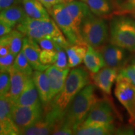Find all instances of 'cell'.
Instances as JSON below:
<instances>
[{
  "instance_id": "1",
  "label": "cell",
  "mask_w": 135,
  "mask_h": 135,
  "mask_svg": "<svg viewBox=\"0 0 135 135\" xmlns=\"http://www.w3.org/2000/svg\"><path fill=\"white\" fill-rule=\"evenodd\" d=\"M48 11L71 45H86L81 35V26L92 12L85 3L73 0L56 4Z\"/></svg>"
},
{
  "instance_id": "2",
  "label": "cell",
  "mask_w": 135,
  "mask_h": 135,
  "mask_svg": "<svg viewBox=\"0 0 135 135\" xmlns=\"http://www.w3.org/2000/svg\"><path fill=\"white\" fill-rule=\"evenodd\" d=\"M89 83L90 75L86 69L83 67L73 68L70 71L63 89L47 107L51 108L65 116V111L74 98Z\"/></svg>"
},
{
  "instance_id": "3",
  "label": "cell",
  "mask_w": 135,
  "mask_h": 135,
  "mask_svg": "<svg viewBox=\"0 0 135 135\" xmlns=\"http://www.w3.org/2000/svg\"><path fill=\"white\" fill-rule=\"evenodd\" d=\"M97 99L95 86L92 84H88L77 94L68 106L65 111L62 123L75 129L85 120Z\"/></svg>"
},
{
  "instance_id": "4",
  "label": "cell",
  "mask_w": 135,
  "mask_h": 135,
  "mask_svg": "<svg viewBox=\"0 0 135 135\" xmlns=\"http://www.w3.org/2000/svg\"><path fill=\"white\" fill-rule=\"evenodd\" d=\"M109 43L135 53V20L123 15L114 17L109 26Z\"/></svg>"
},
{
  "instance_id": "5",
  "label": "cell",
  "mask_w": 135,
  "mask_h": 135,
  "mask_svg": "<svg viewBox=\"0 0 135 135\" xmlns=\"http://www.w3.org/2000/svg\"><path fill=\"white\" fill-rule=\"evenodd\" d=\"M81 35L86 45L99 50L106 45L109 36L106 20L91 13L83 21Z\"/></svg>"
},
{
  "instance_id": "6",
  "label": "cell",
  "mask_w": 135,
  "mask_h": 135,
  "mask_svg": "<svg viewBox=\"0 0 135 135\" xmlns=\"http://www.w3.org/2000/svg\"><path fill=\"white\" fill-rule=\"evenodd\" d=\"M25 36L34 40L48 38L53 40L56 37L63 35L61 30L59 28L53 19L36 20L27 16L24 21L16 26Z\"/></svg>"
},
{
  "instance_id": "7",
  "label": "cell",
  "mask_w": 135,
  "mask_h": 135,
  "mask_svg": "<svg viewBox=\"0 0 135 135\" xmlns=\"http://www.w3.org/2000/svg\"><path fill=\"white\" fill-rule=\"evenodd\" d=\"M44 114L42 103L31 106H17L14 104L12 119L20 131L31 127L41 119Z\"/></svg>"
},
{
  "instance_id": "8",
  "label": "cell",
  "mask_w": 135,
  "mask_h": 135,
  "mask_svg": "<svg viewBox=\"0 0 135 135\" xmlns=\"http://www.w3.org/2000/svg\"><path fill=\"white\" fill-rule=\"evenodd\" d=\"M114 119L115 112L111 101L106 98H97L91 108L86 118L82 123L84 124H112Z\"/></svg>"
},
{
  "instance_id": "9",
  "label": "cell",
  "mask_w": 135,
  "mask_h": 135,
  "mask_svg": "<svg viewBox=\"0 0 135 135\" xmlns=\"http://www.w3.org/2000/svg\"><path fill=\"white\" fill-rule=\"evenodd\" d=\"M114 94L129 116V121L135 124V86L118 76Z\"/></svg>"
},
{
  "instance_id": "10",
  "label": "cell",
  "mask_w": 135,
  "mask_h": 135,
  "mask_svg": "<svg viewBox=\"0 0 135 135\" xmlns=\"http://www.w3.org/2000/svg\"><path fill=\"white\" fill-rule=\"evenodd\" d=\"M103 56L106 66L119 70L127 65L129 58V51L109 43L99 49Z\"/></svg>"
},
{
  "instance_id": "11",
  "label": "cell",
  "mask_w": 135,
  "mask_h": 135,
  "mask_svg": "<svg viewBox=\"0 0 135 135\" xmlns=\"http://www.w3.org/2000/svg\"><path fill=\"white\" fill-rule=\"evenodd\" d=\"M14 103L8 97L0 98V134H20V130L13 122L12 109Z\"/></svg>"
},
{
  "instance_id": "12",
  "label": "cell",
  "mask_w": 135,
  "mask_h": 135,
  "mask_svg": "<svg viewBox=\"0 0 135 135\" xmlns=\"http://www.w3.org/2000/svg\"><path fill=\"white\" fill-rule=\"evenodd\" d=\"M118 71L108 66L103 68L92 76L94 84L104 93L110 95L113 85L117 80Z\"/></svg>"
},
{
  "instance_id": "13",
  "label": "cell",
  "mask_w": 135,
  "mask_h": 135,
  "mask_svg": "<svg viewBox=\"0 0 135 135\" xmlns=\"http://www.w3.org/2000/svg\"><path fill=\"white\" fill-rule=\"evenodd\" d=\"M22 50L34 70L45 71L50 66L44 65L41 62L40 58L41 47L34 39L25 36L23 40Z\"/></svg>"
},
{
  "instance_id": "14",
  "label": "cell",
  "mask_w": 135,
  "mask_h": 135,
  "mask_svg": "<svg viewBox=\"0 0 135 135\" xmlns=\"http://www.w3.org/2000/svg\"><path fill=\"white\" fill-rule=\"evenodd\" d=\"M70 68L60 69L55 65H51L45 71L50 81L51 100L63 89L68 76L70 73Z\"/></svg>"
},
{
  "instance_id": "15",
  "label": "cell",
  "mask_w": 135,
  "mask_h": 135,
  "mask_svg": "<svg viewBox=\"0 0 135 135\" xmlns=\"http://www.w3.org/2000/svg\"><path fill=\"white\" fill-rule=\"evenodd\" d=\"M33 80L38 89L43 108H46L51 102V87L48 77L45 71L35 70L32 75Z\"/></svg>"
},
{
  "instance_id": "16",
  "label": "cell",
  "mask_w": 135,
  "mask_h": 135,
  "mask_svg": "<svg viewBox=\"0 0 135 135\" xmlns=\"http://www.w3.org/2000/svg\"><path fill=\"white\" fill-rule=\"evenodd\" d=\"M11 74V87L8 93V97L15 103L20 97L26 86L27 82L32 76H28L16 69L13 68L10 71Z\"/></svg>"
},
{
  "instance_id": "17",
  "label": "cell",
  "mask_w": 135,
  "mask_h": 135,
  "mask_svg": "<svg viewBox=\"0 0 135 135\" xmlns=\"http://www.w3.org/2000/svg\"><path fill=\"white\" fill-rule=\"evenodd\" d=\"M116 129L112 124H84L81 123L74 129V134L76 135H108L115 134Z\"/></svg>"
},
{
  "instance_id": "18",
  "label": "cell",
  "mask_w": 135,
  "mask_h": 135,
  "mask_svg": "<svg viewBox=\"0 0 135 135\" xmlns=\"http://www.w3.org/2000/svg\"><path fill=\"white\" fill-rule=\"evenodd\" d=\"M41 103L38 89L33 78L31 77L27 82L26 86L20 97L15 102V104L21 106H31Z\"/></svg>"
},
{
  "instance_id": "19",
  "label": "cell",
  "mask_w": 135,
  "mask_h": 135,
  "mask_svg": "<svg viewBox=\"0 0 135 135\" xmlns=\"http://www.w3.org/2000/svg\"><path fill=\"white\" fill-rule=\"evenodd\" d=\"M27 16L23 6L16 5L1 9L0 13V21L4 22L14 28L24 21Z\"/></svg>"
},
{
  "instance_id": "20",
  "label": "cell",
  "mask_w": 135,
  "mask_h": 135,
  "mask_svg": "<svg viewBox=\"0 0 135 135\" xmlns=\"http://www.w3.org/2000/svg\"><path fill=\"white\" fill-rule=\"evenodd\" d=\"M86 68L92 73H96L106 66L103 56L100 51L88 45V50L83 60Z\"/></svg>"
},
{
  "instance_id": "21",
  "label": "cell",
  "mask_w": 135,
  "mask_h": 135,
  "mask_svg": "<svg viewBox=\"0 0 135 135\" xmlns=\"http://www.w3.org/2000/svg\"><path fill=\"white\" fill-rule=\"evenodd\" d=\"M22 5L27 16L36 20H50L47 8L38 0H23Z\"/></svg>"
},
{
  "instance_id": "22",
  "label": "cell",
  "mask_w": 135,
  "mask_h": 135,
  "mask_svg": "<svg viewBox=\"0 0 135 135\" xmlns=\"http://www.w3.org/2000/svg\"><path fill=\"white\" fill-rule=\"evenodd\" d=\"M25 35L18 30H14L9 34L1 37L0 46H8L10 52L15 56L21 51L23 48Z\"/></svg>"
},
{
  "instance_id": "23",
  "label": "cell",
  "mask_w": 135,
  "mask_h": 135,
  "mask_svg": "<svg viewBox=\"0 0 135 135\" xmlns=\"http://www.w3.org/2000/svg\"><path fill=\"white\" fill-rule=\"evenodd\" d=\"M88 5L89 9L96 16L103 17L113 12V0H81Z\"/></svg>"
},
{
  "instance_id": "24",
  "label": "cell",
  "mask_w": 135,
  "mask_h": 135,
  "mask_svg": "<svg viewBox=\"0 0 135 135\" xmlns=\"http://www.w3.org/2000/svg\"><path fill=\"white\" fill-rule=\"evenodd\" d=\"M88 50L86 45H70L65 49L69 68H75L82 63Z\"/></svg>"
},
{
  "instance_id": "25",
  "label": "cell",
  "mask_w": 135,
  "mask_h": 135,
  "mask_svg": "<svg viewBox=\"0 0 135 135\" xmlns=\"http://www.w3.org/2000/svg\"><path fill=\"white\" fill-rule=\"evenodd\" d=\"M13 68L30 76H32L34 72L33 68L22 50L15 58Z\"/></svg>"
},
{
  "instance_id": "26",
  "label": "cell",
  "mask_w": 135,
  "mask_h": 135,
  "mask_svg": "<svg viewBox=\"0 0 135 135\" xmlns=\"http://www.w3.org/2000/svg\"><path fill=\"white\" fill-rule=\"evenodd\" d=\"M11 87V74L9 71L0 73V96L6 97Z\"/></svg>"
},
{
  "instance_id": "27",
  "label": "cell",
  "mask_w": 135,
  "mask_h": 135,
  "mask_svg": "<svg viewBox=\"0 0 135 135\" xmlns=\"http://www.w3.org/2000/svg\"><path fill=\"white\" fill-rule=\"evenodd\" d=\"M118 76L126 79L135 86V66L131 64L126 65L118 71Z\"/></svg>"
},
{
  "instance_id": "28",
  "label": "cell",
  "mask_w": 135,
  "mask_h": 135,
  "mask_svg": "<svg viewBox=\"0 0 135 135\" xmlns=\"http://www.w3.org/2000/svg\"><path fill=\"white\" fill-rule=\"evenodd\" d=\"M57 51H58L56 50L42 49L40 53V58L41 63L46 65H54L56 60Z\"/></svg>"
},
{
  "instance_id": "29",
  "label": "cell",
  "mask_w": 135,
  "mask_h": 135,
  "mask_svg": "<svg viewBox=\"0 0 135 135\" xmlns=\"http://www.w3.org/2000/svg\"><path fill=\"white\" fill-rule=\"evenodd\" d=\"M114 11L116 15L134 13L135 11V0H123L117 6Z\"/></svg>"
},
{
  "instance_id": "30",
  "label": "cell",
  "mask_w": 135,
  "mask_h": 135,
  "mask_svg": "<svg viewBox=\"0 0 135 135\" xmlns=\"http://www.w3.org/2000/svg\"><path fill=\"white\" fill-rule=\"evenodd\" d=\"M16 56L11 52L4 56H0V70L1 71H9L13 67Z\"/></svg>"
},
{
  "instance_id": "31",
  "label": "cell",
  "mask_w": 135,
  "mask_h": 135,
  "mask_svg": "<svg viewBox=\"0 0 135 135\" xmlns=\"http://www.w3.org/2000/svg\"><path fill=\"white\" fill-rule=\"evenodd\" d=\"M56 66L60 69L68 68V58L66 51L61 48L57 51V58L55 63Z\"/></svg>"
},
{
  "instance_id": "32",
  "label": "cell",
  "mask_w": 135,
  "mask_h": 135,
  "mask_svg": "<svg viewBox=\"0 0 135 135\" xmlns=\"http://www.w3.org/2000/svg\"><path fill=\"white\" fill-rule=\"evenodd\" d=\"M37 42L39 46L41 47L42 49L45 50H56L58 51L62 48L57 45L53 40L48 38H41L35 40Z\"/></svg>"
},
{
  "instance_id": "33",
  "label": "cell",
  "mask_w": 135,
  "mask_h": 135,
  "mask_svg": "<svg viewBox=\"0 0 135 135\" xmlns=\"http://www.w3.org/2000/svg\"><path fill=\"white\" fill-rule=\"evenodd\" d=\"M53 135H71L74 134V129L67 124L62 123L53 133Z\"/></svg>"
},
{
  "instance_id": "34",
  "label": "cell",
  "mask_w": 135,
  "mask_h": 135,
  "mask_svg": "<svg viewBox=\"0 0 135 135\" xmlns=\"http://www.w3.org/2000/svg\"><path fill=\"white\" fill-rule=\"evenodd\" d=\"M23 0H0V9H3L11 6L20 5Z\"/></svg>"
},
{
  "instance_id": "35",
  "label": "cell",
  "mask_w": 135,
  "mask_h": 135,
  "mask_svg": "<svg viewBox=\"0 0 135 135\" xmlns=\"http://www.w3.org/2000/svg\"><path fill=\"white\" fill-rule=\"evenodd\" d=\"M38 1H40L48 10L56 4L69 2V1H73V0H38Z\"/></svg>"
},
{
  "instance_id": "36",
  "label": "cell",
  "mask_w": 135,
  "mask_h": 135,
  "mask_svg": "<svg viewBox=\"0 0 135 135\" xmlns=\"http://www.w3.org/2000/svg\"><path fill=\"white\" fill-rule=\"evenodd\" d=\"M12 27L3 21H0V37H3L13 31Z\"/></svg>"
},
{
  "instance_id": "37",
  "label": "cell",
  "mask_w": 135,
  "mask_h": 135,
  "mask_svg": "<svg viewBox=\"0 0 135 135\" xmlns=\"http://www.w3.org/2000/svg\"><path fill=\"white\" fill-rule=\"evenodd\" d=\"M115 134H134L132 127H122L119 128L116 130Z\"/></svg>"
},
{
  "instance_id": "38",
  "label": "cell",
  "mask_w": 135,
  "mask_h": 135,
  "mask_svg": "<svg viewBox=\"0 0 135 135\" xmlns=\"http://www.w3.org/2000/svg\"><path fill=\"white\" fill-rule=\"evenodd\" d=\"M10 53V49L8 46H0V56H4Z\"/></svg>"
},
{
  "instance_id": "39",
  "label": "cell",
  "mask_w": 135,
  "mask_h": 135,
  "mask_svg": "<svg viewBox=\"0 0 135 135\" xmlns=\"http://www.w3.org/2000/svg\"><path fill=\"white\" fill-rule=\"evenodd\" d=\"M130 64H131V65H133V66H135V55L133 56L132 59L131 60Z\"/></svg>"
},
{
  "instance_id": "40",
  "label": "cell",
  "mask_w": 135,
  "mask_h": 135,
  "mask_svg": "<svg viewBox=\"0 0 135 135\" xmlns=\"http://www.w3.org/2000/svg\"><path fill=\"white\" fill-rule=\"evenodd\" d=\"M132 15H134V16L135 17V11H134V13H132Z\"/></svg>"
}]
</instances>
